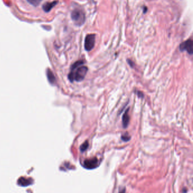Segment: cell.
Masks as SVG:
<instances>
[{
	"instance_id": "6da1fadb",
	"label": "cell",
	"mask_w": 193,
	"mask_h": 193,
	"mask_svg": "<svg viewBox=\"0 0 193 193\" xmlns=\"http://www.w3.org/2000/svg\"><path fill=\"white\" fill-rule=\"evenodd\" d=\"M84 62L78 61L74 63L71 68V71L69 74V79L70 81H82L88 72L87 67L83 66Z\"/></svg>"
},
{
	"instance_id": "7a4b0ae2",
	"label": "cell",
	"mask_w": 193,
	"mask_h": 193,
	"mask_svg": "<svg viewBox=\"0 0 193 193\" xmlns=\"http://www.w3.org/2000/svg\"><path fill=\"white\" fill-rule=\"evenodd\" d=\"M72 21L77 26H81L85 22L86 17L83 11L79 9H75L71 14Z\"/></svg>"
},
{
	"instance_id": "3957f363",
	"label": "cell",
	"mask_w": 193,
	"mask_h": 193,
	"mask_svg": "<svg viewBox=\"0 0 193 193\" xmlns=\"http://www.w3.org/2000/svg\"><path fill=\"white\" fill-rule=\"evenodd\" d=\"M95 44V34H89L87 35L84 40V48L86 51H89L92 49Z\"/></svg>"
},
{
	"instance_id": "277c9868",
	"label": "cell",
	"mask_w": 193,
	"mask_h": 193,
	"mask_svg": "<svg viewBox=\"0 0 193 193\" xmlns=\"http://www.w3.org/2000/svg\"><path fill=\"white\" fill-rule=\"evenodd\" d=\"M180 50L181 51H186L189 54H193V42L192 40L189 39L181 43L180 45Z\"/></svg>"
},
{
	"instance_id": "5b68a950",
	"label": "cell",
	"mask_w": 193,
	"mask_h": 193,
	"mask_svg": "<svg viewBox=\"0 0 193 193\" xmlns=\"http://www.w3.org/2000/svg\"><path fill=\"white\" fill-rule=\"evenodd\" d=\"M84 167L88 170H92L99 166V161L96 158L88 159L84 161Z\"/></svg>"
},
{
	"instance_id": "8992f818",
	"label": "cell",
	"mask_w": 193,
	"mask_h": 193,
	"mask_svg": "<svg viewBox=\"0 0 193 193\" xmlns=\"http://www.w3.org/2000/svg\"><path fill=\"white\" fill-rule=\"evenodd\" d=\"M129 110V109H127L122 116V124H123V127L124 128H126L129 124L130 117H129V114H128Z\"/></svg>"
},
{
	"instance_id": "52a82bcc",
	"label": "cell",
	"mask_w": 193,
	"mask_h": 193,
	"mask_svg": "<svg viewBox=\"0 0 193 193\" xmlns=\"http://www.w3.org/2000/svg\"><path fill=\"white\" fill-rule=\"evenodd\" d=\"M57 4V1H53L52 2H47V3H45L43 6V9L44 10V11L48 12L50 11V10L55 6Z\"/></svg>"
},
{
	"instance_id": "ba28073f",
	"label": "cell",
	"mask_w": 193,
	"mask_h": 193,
	"mask_svg": "<svg viewBox=\"0 0 193 193\" xmlns=\"http://www.w3.org/2000/svg\"><path fill=\"white\" fill-rule=\"evenodd\" d=\"M31 181H29L25 178L21 177L18 180V183L21 186H27L31 183Z\"/></svg>"
},
{
	"instance_id": "9c48e42d",
	"label": "cell",
	"mask_w": 193,
	"mask_h": 193,
	"mask_svg": "<svg viewBox=\"0 0 193 193\" xmlns=\"http://www.w3.org/2000/svg\"><path fill=\"white\" fill-rule=\"evenodd\" d=\"M47 74H48V79H49L50 82L51 83H54L55 79V77H54L52 72L50 71V70H48Z\"/></svg>"
},
{
	"instance_id": "30bf717a",
	"label": "cell",
	"mask_w": 193,
	"mask_h": 193,
	"mask_svg": "<svg viewBox=\"0 0 193 193\" xmlns=\"http://www.w3.org/2000/svg\"><path fill=\"white\" fill-rule=\"evenodd\" d=\"M88 146H89V144H88V142L87 141H86L85 142H84L80 147V150L82 152H84L87 149H88Z\"/></svg>"
},
{
	"instance_id": "8fae6325",
	"label": "cell",
	"mask_w": 193,
	"mask_h": 193,
	"mask_svg": "<svg viewBox=\"0 0 193 193\" xmlns=\"http://www.w3.org/2000/svg\"><path fill=\"white\" fill-rule=\"evenodd\" d=\"M27 1L30 4L35 6H36L39 5L42 0H27Z\"/></svg>"
},
{
	"instance_id": "7c38bea8",
	"label": "cell",
	"mask_w": 193,
	"mask_h": 193,
	"mask_svg": "<svg viewBox=\"0 0 193 193\" xmlns=\"http://www.w3.org/2000/svg\"><path fill=\"white\" fill-rule=\"evenodd\" d=\"M121 139L122 141H123L125 142H127L130 139V136L127 133H126L122 136Z\"/></svg>"
},
{
	"instance_id": "4fadbf2b",
	"label": "cell",
	"mask_w": 193,
	"mask_h": 193,
	"mask_svg": "<svg viewBox=\"0 0 193 193\" xmlns=\"http://www.w3.org/2000/svg\"><path fill=\"white\" fill-rule=\"evenodd\" d=\"M119 193H125V188L122 189V190H121L120 191Z\"/></svg>"
}]
</instances>
